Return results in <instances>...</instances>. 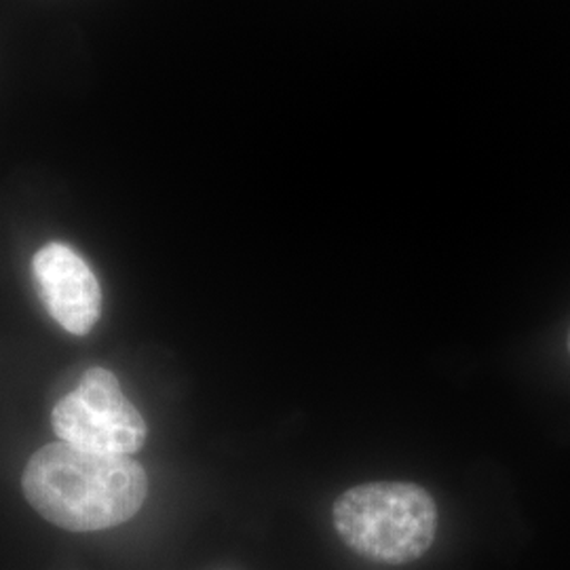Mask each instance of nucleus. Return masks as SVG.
<instances>
[{
	"instance_id": "f257e3e1",
	"label": "nucleus",
	"mask_w": 570,
	"mask_h": 570,
	"mask_svg": "<svg viewBox=\"0 0 570 570\" xmlns=\"http://www.w3.org/2000/svg\"><path fill=\"white\" fill-rule=\"evenodd\" d=\"M21 490L56 527L72 532L115 529L142 510L148 478L138 461L53 442L26 463Z\"/></svg>"
},
{
	"instance_id": "f03ea898",
	"label": "nucleus",
	"mask_w": 570,
	"mask_h": 570,
	"mask_svg": "<svg viewBox=\"0 0 570 570\" xmlns=\"http://www.w3.org/2000/svg\"><path fill=\"white\" fill-rule=\"evenodd\" d=\"M348 550L370 562L400 567L428 553L438 534V503L412 482H370L345 490L332 508Z\"/></svg>"
},
{
	"instance_id": "7ed1b4c3",
	"label": "nucleus",
	"mask_w": 570,
	"mask_h": 570,
	"mask_svg": "<svg viewBox=\"0 0 570 570\" xmlns=\"http://www.w3.org/2000/svg\"><path fill=\"white\" fill-rule=\"evenodd\" d=\"M51 425L60 442L98 454L131 456L142 450L148 435L142 414L125 397L119 379L100 366L82 372L77 389L51 410Z\"/></svg>"
},
{
	"instance_id": "20e7f679",
	"label": "nucleus",
	"mask_w": 570,
	"mask_h": 570,
	"mask_svg": "<svg viewBox=\"0 0 570 570\" xmlns=\"http://www.w3.org/2000/svg\"><path fill=\"white\" fill-rule=\"evenodd\" d=\"M32 279L47 313L75 336L89 334L102 315L96 273L70 245L51 242L32 258Z\"/></svg>"
},
{
	"instance_id": "39448f33",
	"label": "nucleus",
	"mask_w": 570,
	"mask_h": 570,
	"mask_svg": "<svg viewBox=\"0 0 570 570\" xmlns=\"http://www.w3.org/2000/svg\"><path fill=\"white\" fill-rule=\"evenodd\" d=\"M567 346H569V353H570V330H569V338H567Z\"/></svg>"
}]
</instances>
